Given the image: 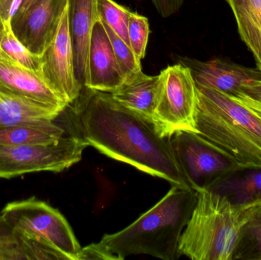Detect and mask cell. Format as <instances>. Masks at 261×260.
<instances>
[{
    "label": "cell",
    "mask_w": 261,
    "mask_h": 260,
    "mask_svg": "<svg viewBox=\"0 0 261 260\" xmlns=\"http://www.w3.org/2000/svg\"><path fill=\"white\" fill-rule=\"evenodd\" d=\"M83 102L76 114L89 146L172 186L193 189L176 160L170 137L163 136L154 122L122 106L110 93L87 89Z\"/></svg>",
    "instance_id": "cell-1"
},
{
    "label": "cell",
    "mask_w": 261,
    "mask_h": 260,
    "mask_svg": "<svg viewBox=\"0 0 261 260\" xmlns=\"http://www.w3.org/2000/svg\"><path fill=\"white\" fill-rule=\"evenodd\" d=\"M197 201L193 189L172 186L154 206L123 230L105 235L81 250L79 260H122L144 254L164 260L180 256L179 244Z\"/></svg>",
    "instance_id": "cell-2"
},
{
    "label": "cell",
    "mask_w": 261,
    "mask_h": 260,
    "mask_svg": "<svg viewBox=\"0 0 261 260\" xmlns=\"http://www.w3.org/2000/svg\"><path fill=\"white\" fill-rule=\"evenodd\" d=\"M197 134L238 168H261V119L243 104L217 90L198 87Z\"/></svg>",
    "instance_id": "cell-3"
},
{
    "label": "cell",
    "mask_w": 261,
    "mask_h": 260,
    "mask_svg": "<svg viewBox=\"0 0 261 260\" xmlns=\"http://www.w3.org/2000/svg\"><path fill=\"white\" fill-rule=\"evenodd\" d=\"M260 210L261 203L234 205L220 194L198 191L179 240V254L193 260H233L244 227Z\"/></svg>",
    "instance_id": "cell-4"
},
{
    "label": "cell",
    "mask_w": 261,
    "mask_h": 260,
    "mask_svg": "<svg viewBox=\"0 0 261 260\" xmlns=\"http://www.w3.org/2000/svg\"><path fill=\"white\" fill-rule=\"evenodd\" d=\"M0 218L13 232L47 243L70 260H79L82 247L61 212L35 198L6 205Z\"/></svg>",
    "instance_id": "cell-5"
},
{
    "label": "cell",
    "mask_w": 261,
    "mask_h": 260,
    "mask_svg": "<svg viewBox=\"0 0 261 260\" xmlns=\"http://www.w3.org/2000/svg\"><path fill=\"white\" fill-rule=\"evenodd\" d=\"M153 122L164 137L178 131L197 133V89L191 71L182 64L168 66L160 73Z\"/></svg>",
    "instance_id": "cell-6"
},
{
    "label": "cell",
    "mask_w": 261,
    "mask_h": 260,
    "mask_svg": "<svg viewBox=\"0 0 261 260\" xmlns=\"http://www.w3.org/2000/svg\"><path fill=\"white\" fill-rule=\"evenodd\" d=\"M89 146L83 137L64 136L49 145H0V179L32 172H60L81 161Z\"/></svg>",
    "instance_id": "cell-7"
},
{
    "label": "cell",
    "mask_w": 261,
    "mask_h": 260,
    "mask_svg": "<svg viewBox=\"0 0 261 260\" xmlns=\"http://www.w3.org/2000/svg\"><path fill=\"white\" fill-rule=\"evenodd\" d=\"M179 166L195 191L208 189L230 171L239 169L214 145L197 133L178 131L170 137Z\"/></svg>",
    "instance_id": "cell-8"
},
{
    "label": "cell",
    "mask_w": 261,
    "mask_h": 260,
    "mask_svg": "<svg viewBox=\"0 0 261 260\" xmlns=\"http://www.w3.org/2000/svg\"><path fill=\"white\" fill-rule=\"evenodd\" d=\"M41 56V76L46 83L67 105L76 102L81 96L83 87L75 76L67 7L55 38Z\"/></svg>",
    "instance_id": "cell-9"
},
{
    "label": "cell",
    "mask_w": 261,
    "mask_h": 260,
    "mask_svg": "<svg viewBox=\"0 0 261 260\" xmlns=\"http://www.w3.org/2000/svg\"><path fill=\"white\" fill-rule=\"evenodd\" d=\"M68 0H39L18 18H12L14 33L35 54L41 56L59 27Z\"/></svg>",
    "instance_id": "cell-10"
},
{
    "label": "cell",
    "mask_w": 261,
    "mask_h": 260,
    "mask_svg": "<svg viewBox=\"0 0 261 260\" xmlns=\"http://www.w3.org/2000/svg\"><path fill=\"white\" fill-rule=\"evenodd\" d=\"M179 61L190 69L196 86L213 89L231 97L245 85L261 81L260 69L245 67L225 59L200 61L180 57Z\"/></svg>",
    "instance_id": "cell-11"
},
{
    "label": "cell",
    "mask_w": 261,
    "mask_h": 260,
    "mask_svg": "<svg viewBox=\"0 0 261 260\" xmlns=\"http://www.w3.org/2000/svg\"><path fill=\"white\" fill-rule=\"evenodd\" d=\"M125 81L108 33L102 21L98 19L90 37L84 88L111 93Z\"/></svg>",
    "instance_id": "cell-12"
},
{
    "label": "cell",
    "mask_w": 261,
    "mask_h": 260,
    "mask_svg": "<svg viewBox=\"0 0 261 260\" xmlns=\"http://www.w3.org/2000/svg\"><path fill=\"white\" fill-rule=\"evenodd\" d=\"M0 94L16 96L60 111L68 106L41 76L12 61H0Z\"/></svg>",
    "instance_id": "cell-13"
},
{
    "label": "cell",
    "mask_w": 261,
    "mask_h": 260,
    "mask_svg": "<svg viewBox=\"0 0 261 260\" xmlns=\"http://www.w3.org/2000/svg\"><path fill=\"white\" fill-rule=\"evenodd\" d=\"M97 0H68V27L73 49L74 71L80 85L85 86L89 44L95 22L99 19Z\"/></svg>",
    "instance_id": "cell-14"
},
{
    "label": "cell",
    "mask_w": 261,
    "mask_h": 260,
    "mask_svg": "<svg viewBox=\"0 0 261 260\" xmlns=\"http://www.w3.org/2000/svg\"><path fill=\"white\" fill-rule=\"evenodd\" d=\"M159 84L160 75L147 76L141 72L110 94L122 106L153 122Z\"/></svg>",
    "instance_id": "cell-15"
},
{
    "label": "cell",
    "mask_w": 261,
    "mask_h": 260,
    "mask_svg": "<svg viewBox=\"0 0 261 260\" xmlns=\"http://www.w3.org/2000/svg\"><path fill=\"white\" fill-rule=\"evenodd\" d=\"M207 190L223 195L234 205L261 203V168H239L230 171Z\"/></svg>",
    "instance_id": "cell-16"
},
{
    "label": "cell",
    "mask_w": 261,
    "mask_h": 260,
    "mask_svg": "<svg viewBox=\"0 0 261 260\" xmlns=\"http://www.w3.org/2000/svg\"><path fill=\"white\" fill-rule=\"evenodd\" d=\"M61 112L32 101L0 94V128L56 120Z\"/></svg>",
    "instance_id": "cell-17"
},
{
    "label": "cell",
    "mask_w": 261,
    "mask_h": 260,
    "mask_svg": "<svg viewBox=\"0 0 261 260\" xmlns=\"http://www.w3.org/2000/svg\"><path fill=\"white\" fill-rule=\"evenodd\" d=\"M65 132L64 127L56 120L10 125L0 128V145H49L58 141Z\"/></svg>",
    "instance_id": "cell-18"
},
{
    "label": "cell",
    "mask_w": 261,
    "mask_h": 260,
    "mask_svg": "<svg viewBox=\"0 0 261 260\" xmlns=\"http://www.w3.org/2000/svg\"><path fill=\"white\" fill-rule=\"evenodd\" d=\"M236 17L242 41L261 70V0H227Z\"/></svg>",
    "instance_id": "cell-19"
},
{
    "label": "cell",
    "mask_w": 261,
    "mask_h": 260,
    "mask_svg": "<svg viewBox=\"0 0 261 260\" xmlns=\"http://www.w3.org/2000/svg\"><path fill=\"white\" fill-rule=\"evenodd\" d=\"M0 47L18 65L42 77L41 56L31 52L17 38L12 29V21H6L0 26Z\"/></svg>",
    "instance_id": "cell-20"
},
{
    "label": "cell",
    "mask_w": 261,
    "mask_h": 260,
    "mask_svg": "<svg viewBox=\"0 0 261 260\" xmlns=\"http://www.w3.org/2000/svg\"><path fill=\"white\" fill-rule=\"evenodd\" d=\"M234 259L261 260V210L244 227L233 256Z\"/></svg>",
    "instance_id": "cell-21"
},
{
    "label": "cell",
    "mask_w": 261,
    "mask_h": 260,
    "mask_svg": "<svg viewBox=\"0 0 261 260\" xmlns=\"http://www.w3.org/2000/svg\"><path fill=\"white\" fill-rule=\"evenodd\" d=\"M96 6L99 18L130 46L128 23L132 12L113 0H97Z\"/></svg>",
    "instance_id": "cell-22"
},
{
    "label": "cell",
    "mask_w": 261,
    "mask_h": 260,
    "mask_svg": "<svg viewBox=\"0 0 261 260\" xmlns=\"http://www.w3.org/2000/svg\"><path fill=\"white\" fill-rule=\"evenodd\" d=\"M102 23L110 37L118 64L122 74L125 76V81L139 74L142 72L141 61L135 56L129 45H128L119 35H116L113 29L110 28L106 23L103 21Z\"/></svg>",
    "instance_id": "cell-23"
},
{
    "label": "cell",
    "mask_w": 261,
    "mask_h": 260,
    "mask_svg": "<svg viewBox=\"0 0 261 260\" xmlns=\"http://www.w3.org/2000/svg\"><path fill=\"white\" fill-rule=\"evenodd\" d=\"M149 35L148 19L137 12H132L128 23V38L130 49L140 61L145 56Z\"/></svg>",
    "instance_id": "cell-24"
},
{
    "label": "cell",
    "mask_w": 261,
    "mask_h": 260,
    "mask_svg": "<svg viewBox=\"0 0 261 260\" xmlns=\"http://www.w3.org/2000/svg\"><path fill=\"white\" fill-rule=\"evenodd\" d=\"M27 260L19 240L0 218V260Z\"/></svg>",
    "instance_id": "cell-25"
},
{
    "label": "cell",
    "mask_w": 261,
    "mask_h": 260,
    "mask_svg": "<svg viewBox=\"0 0 261 260\" xmlns=\"http://www.w3.org/2000/svg\"><path fill=\"white\" fill-rule=\"evenodd\" d=\"M160 15L167 18L176 13L184 3V0H152Z\"/></svg>",
    "instance_id": "cell-26"
},
{
    "label": "cell",
    "mask_w": 261,
    "mask_h": 260,
    "mask_svg": "<svg viewBox=\"0 0 261 260\" xmlns=\"http://www.w3.org/2000/svg\"><path fill=\"white\" fill-rule=\"evenodd\" d=\"M239 93L261 103V81L253 82L242 87Z\"/></svg>",
    "instance_id": "cell-27"
},
{
    "label": "cell",
    "mask_w": 261,
    "mask_h": 260,
    "mask_svg": "<svg viewBox=\"0 0 261 260\" xmlns=\"http://www.w3.org/2000/svg\"><path fill=\"white\" fill-rule=\"evenodd\" d=\"M232 98H234L240 103L243 104L261 119V103L260 102H256L241 93H238L236 96H233Z\"/></svg>",
    "instance_id": "cell-28"
},
{
    "label": "cell",
    "mask_w": 261,
    "mask_h": 260,
    "mask_svg": "<svg viewBox=\"0 0 261 260\" xmlns=\"http://www.w3.org/2000/svg\"><path fill=\"white\" fill-rule=\"evenodd\" d=\"M15 0H0V26L7 21H12L11 9Z\"/></svg>",
    "instance_id": "cell-29"
},
{
    "label": "cell",
    "mask_w": 261,
    "mask_h": 260,
    "mask_svg": "<svg viewBox=\"0 0 261 260\" xmlns=\"http://www.w3.org/2000/svg\"><path fill=\"white\" fill-rule=\"evenodd\" d=\"M38 1H39V0H22L18 12H16V14L14 15L12 18H18V17L21 16L28 9H30L34 4L38 3Z\"/></svg>",
    "instance_id": "cell-30"
},
{
    "label": "cell",
    "mask_w": 261,
    "mask_h": 260,
    "mask_svg": "<svg viewBox=\"0 0 261 260\" xmlns=\"http://www.w3.org/2000/svg\"><path fill=\"white\" fill-rule=\"evenodd\" d=\"M0 61H12V62H15L2 50L1 47H0Z\"/></svg>",
    "instance_id": "cell-31"
}]
</instances>
